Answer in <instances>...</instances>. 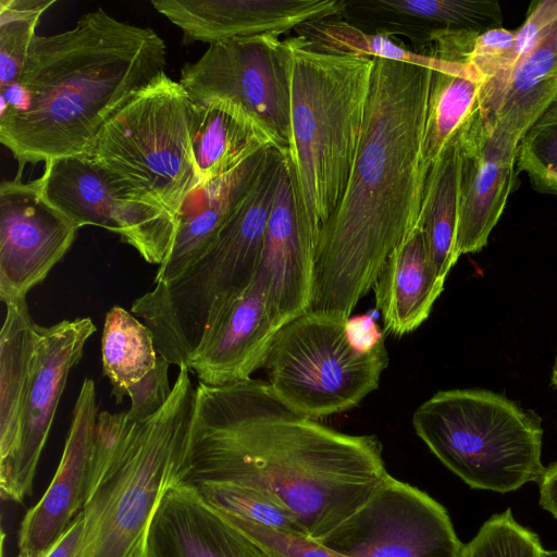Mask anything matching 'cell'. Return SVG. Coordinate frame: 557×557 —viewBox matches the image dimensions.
I'll return each instance as SVG.
<instances>
[{
  "instance_id": "12",
  "label": "cell",
  "mask_w": 557,
  "mask_h": 557,
  "mask_svg": "<svg viewBox=\"0 0 557 557\" xmlns=\"http://www.w3.org/2000/svg\"><path fill=\"white\" fill-rule=\"evenodd\" d=\"M319 543L346 557H459L463 546L438 502L391 474Z\"/></svg>"
},
{
  "instance_id": "8",
  "label": "cell",
  "mask_w": 557,
  "mask_h": 557,
  "mask_svg": "<svg viewBox=\"0 0 557 557\" xmlns=\"http://www.w3.org/2000/svg\"><path fill=\"white\" fill-rule=\"evenodd\" d=\"M189 113L185 89L164 72L104 124L84 154L133 197L177 219L200 185Z\"/></svg>"
},
{
  "instance_id": "15",
  "label": "cell",
  "mask_w": 557,
  "mask_h": 557,
  "mask_svg": "<svg viewBox=\"0 0 557 557\" xmlns=\"http://www.w3.org/2000/svg\"><path fill=\"white\" fill-rule=\"evenodd\" d=\"M96 332L90 318L63 320L49 326L34 323V367L26 405L12 502L30 496L41 453L71 370L81 361Z\"/></svg>"
},
{
  "instance_id": "14",
  "label": "cell",
  "mask_w": 557,
  "mask_h": 557,
  "mask_svg": "<svg viewBox=\"0 0 557 557\" xmlns=\"http://www.w3.org/2000/svg\"><path fill=\"white\" fill-rule=\"evenodd\" d=\"M458 138L460 257L482 250L500 219L513 186L520 139L484 117L478 106L458 128Z\"/></svg>"
},
{
  "instance_id": "34",
  "label": "cell",
  "mask_w": 557,
  "mask_h": 557,
  "mask_svg": "<svg viewBox=\"0 0 557 557\" xmlns=\"http://www.w3.org/2000/svg\"><path fill=\"white\" fill-rule=\"evenodd\" d=\"M537 535L519 524L507 509L491 517L478 534L463 544L459 557H541Z\"/></svg>"
},
{
  "instance_id": "22",
  "label": "cell",
  "mask_w": 557,
  "mask_h": 557,
  "mask_svg": "<svg viewBox=\"0 0 557 557\" xmlns=\"http://www.w3.org/2000/svg\"><path fill=\"white\" fill-rule=\"evenodd\" d=\"M0 332V491L11 500L34 367V321L26 298L9 301Z\"/></svg>"
},
{
  "instance_id": "39",
  "label": "cell",
  "mask_w": 557,
  "mask_h": 557,
  "mask_svg": "<svg viewBox=\"0 0 557 557\" xmlns=\"http://www.w3.org/2000/svg\"><path fill=\"white\" fill-rule=\"evenodd\" d=\"M344 330L350 346L362 354L370 352L384 343L383 332L371 313L349 317L345 321Z\"/></svg>"
},
{
  "instance_id": "3",
  "label": "cell",
  "mask_w": 557,
  "mask_h": 557,
  "mask_svg": "<svg viewBox=\"0 0 557 557\" xmlns=\"http://www.w3.org/2000/svg\"><path fill=\"white\" fill-rule=\"evenodd\" d=\"M150 27L102 9L65 32L36 35L18 81L0 88V141L18 162L84 154L104 124L165 71Z\"/></svg>"
},
{
  "instance_id": "27",
  "label": "cell",
  "mask_w": 557,
  "mask_h": 557,
  "mask_svg": "<svg viewBox=\"0 0 557 557\" xmlns=\"http://www.w3.org/2000/svg\"><path fill=\"white\" fill-rule=\"evenodd\" d=\"M482 83L468 62L445 71L432 70L421 149L428 171L478 106Z\"/></svg>"
},
{
  "instance_id": "18",
  "label": "cell",
  "mask_w": 557,
  "mask_h": 557,
  "mask_svg": "<svg viewBox=\"0 0 557 557\" xmlns=\"http://www.w3.org/2000/svg\"><path fill=\"white\" fill-rule=\"evenodd\" d=\"M280 329L257 274L205 334L187 367L210 386L248 380L264 367Z\"/></svg>"
},
{
  "instance_id": "20",
  "label": "cell",
  "mask_w": 557,
  "mask_h": 557,
  "mask_svg": "<svg viewBox=\"0 0 557 557\" xmlns=\"http://www.w3.org/2000/svg\"><path fill=\"white\" fill-rule=\"evenodd\" d=\"M145 557H269L191 485L176 483L151 520Z\"/></svg>"
},
{
  "instance_id": "33",
  "label": "cell",
  "mask_w": 557,
  "mask_h": 557,
  "mask_svg": "<svg viewBox=\"0 0 557 557\" xmlns=\"http://www.w3.org/2000/svg\"><path fill=\"white\" fill-rule=\"evenodd\" d=\"M516 166L536 190L557 195V95L520 139Z\"/></svg>"
},
{
  "instance_id": "6",
  "label": "cell",
  "mask_w": 557,
  "mask_h": 557,
  "mask_svg": "<svg viewBox=\"0 0 557 557\" xmlns=\"http://www.w3.org/2000/svg\"><path fill=\"white\" fill-rule=\"evenodd\" d=\"M195 393L190 370L183 366L164 407L146 421H132L101 480L85 498L77 557H145L159 503L178 483Z\"/></svg>"
},
{
  "instance_id": "5",
  "label": "cell",
  "mask_w": 557,
  "mask_h": 557,
  "mask_svg": "<svg viewBox=\"0 0 557 557\" xmlns=\"http://www.w3.org/2000/svg\"><path fill=\"white\" fill-rule=\"evenodd\" d=\"M284 154L272 148L256 184L208 251L186 272L135 299L159 355L187 366L205 334L256 277Z\"/></svg>"
},
{
  "instance_id": "16",
  "label": "cell",
  "mask_w": 557,
  "mask_h": 557,
  "mask_svg": "<svg viewBox=\"0 0 557 557\" xmlns=\"http://www.w3.org/2000/svg\"><path fill=\"white\" fill-rule=\"evenodd\" d=\"M152 7L184 35L185 42L262 35L280 36L299 25L344 12L342 0H153Z\"/></svg>"
},
{
  "instance_id": "2",
  "label": "cell",
  "mask_w": 557,
  "mask_h": 557,
  "mask_svg": "<svg viewBox=\"0 0 557 557\" xmlns=\"http://www.w3.org/2000/svg\"><path fill=\"white\" fill-rule=\"evenodd\" d=\"M431 75L374 58L356 160L320 234L308 311L346 321L417 226L429 172L421 149Z\"/></svg>"
},
{
  "instance_id": "42",
  "label": "cell",
  "mask_w": 557,
  "mask_h": 557,
  "mask_svg": "<svg viewBox=\"0 0 557 557\" xmlns=\"http://www.w3.org/2000/svg\"><path fill=\"white\" fill-rule=\"evenodd\" d=\"M541 557H557V549H555V550L543 549Z\"/></svg>"
},
{
  "instance_id": "30",
  "label": "cell",
  "mask_w": 557,
  "mask_h": 557,
  "mask_svg": "<svg viewBox=\"0 0 557 557\" xmlns=\"http://www.w3.org/2000/svg\"><path fill=\"white\" fill-rule=\"evenodd\" d=\"M191 486L220 512L308 536L294 511L271 492L227 482H203Z\"/></svg>"
},
{
  "instance_id": "43",
  "label": "cell",
  "mask_w": 557,
  "mask_h": 557,
  "mask_svg": "<svg viewBox=\"0 0 557 557\" xmlns=\"http://www.w3.org/2000/svg\"><path fill=\"white\" fill-rule=\"evenodd\" d=\"M552 383L557 387V357H556V362H555V367H554V371H553V375H552Z\"/></svg>"
},
{
  "instance_id": "24",
  "label": "cell",
  "mask_w": 557,
  "mask_h": 557,
  "mask_svg": "<svg viewBox=\"0 0 557 557\" xmlns=\"http://www.w3.org/2000/svg\"><path fill=\"white\" fill-rule=\"evenodd\" d=\"M189 135L200 185L231 172L263 147H274L239 106L223 99L190 100Z\"/></svg>"
},
{
  "instance_id": "7",
  "label": "cell",
  "mask_w": 557,
  "mask_h": 557,
  "mask_svg": "<svg viewBox=\"0 0 557 557\" xmlns=\"http://www.w3.org/2000/svg\"><path fill=\"white\" fill-rule=\"evenodd\" d=\"M416 434L473 488L499 493L542 480L541 418L485 389L434 394L412 416Z\"/></svg>"
},
{
  "instance_id": "9",
  "label": "cell",
  "mask_w": 557,
  "mask_h": 557,
  "mask_svg": "<svg viewBox=\"0 0 557 557\" xmlns=\"http://www.w3.org/2000/svg\"><path fill=\"white\" fill-rule=\"evenodd\" d=\"M344 326L345 321L307 311L276 333L264 363L268 383L294 411L318 420L356 407L377 388L388 366L384 343L359 352Z\"/></svg>"
},
{
  "instance_id": "37",
  "label": "cell",
  "mask_w": 557,
  "mask_h": 557,
  "mask_svg": "<svg viewBox=\"0 0 557 557\" xmlns=\"http://www.w3.org/2000/svg\"><path fill=\"white\" fill-rule=\"evenodd\" d=\"M169 367L170 362L158 355L154 368L127 389L131 399L127 414L132 420L146 421L164 407L172 393Z\"/></svg>"
},
{
  "instance_id": "40",
  "label": "cell",
  "mask_w": 557,
  "mask_h": 557,
  "mask_svg": "<svg viewBox=\"0 0 557 557\" xmlns=\"http://www.w3.org/2000/svg\"><path fill=\"white\" fill-rule=\"evenodd\" d=\"M84 524V511L82 510L39 557H77L82 545Z\"/></svg>"
},
{
  "instance_id": "36",
  "label": "cell",
  "mask_w": 557,
  "mask_h": 557,
  "mask_svg": "<svg viewBox=\"0 0 557 557\" xmlns=\"http://www.w3.org/2000/svg\"><path fill=\"white\" fill-rule=\"evenodd\" d=\"M220 513L257 543L269 557H346L309 536L284 532L228 513Z\"/></svg>"
},
{
  "instance_id": "4",
  "label": "cell",
  "mask_w": 557,
  "mask_h": 557,
  "mask_svg": "<svg viewBox=\"0 0 557 557\" xmlns=\"http://www.w3.org/2000/svg\"><path fill=\"white\" fill-rule=\"evenodd\" d=\"M285 41L290 91L285 158L300 225L319 245L354 168L374 58L321 50L301 35Z\"/></svg>"
},
{
  "instance_id": "28",
  "label": "cell",
  "mask_w": 557,
  "mask_h": 557,
  "mask_svg": "<svg viewBox=\"0 0 557 557\" xmlns=\"http://www.w3.org/2000/svg\"><path fill=\"white\" fill-rule=\"evenodd\" d=\"M101 359L112 394L121 403L127 389L156 366L158 351L152 332L127 310L113 306L104 318Z\"/></svg>"
},
{
  "instance_id": "41",
  "label": "cell",
  "mask_w": 557,
  "mask_h": 557,
  "mask_svg": "<svg viewBox=\"0 0 557 557\" xmlns=\"http://www.w3.org/2000/svg\"><path fill=\"white\" fill-rule=\"evenodd\" d=\"M540 505L557 519V462L546 468L540 481Z\"/></svg>"
},
{
  "instance_id": "10",
  "label": "cell",
  "mask_w": 557,
  "mask_h": 557,
  "mask_svg": "<svg viewBox=\"0 0 557 557\" xmlns=\"http://www.w3.org/2000/svg\"><path fill=\"white\" fill-rule=\"evenodd\" d=\"M178 82L194 102L223 99L239 106L287 156L290 91L285 40L262 35L210 44L196 62L182 67Z\"/></svg>"
},
{
  "instance_id": "32",
  "label": "cell",
  "mask_w": 557,
  "mask_h": 557,
  "mask_svg": "<svg viewBox=\"0 0 557 557\" xmlns=\"http://www.w3.org/2000/svg\"><path fill=\"white\" fill-rule=\"evenodd\" d=\"M55 0H0V88L18 81L36 27Z\"/></svg>"
},
{
  "instance_id": "17",
  "label": "cell",
  "mask_w": 557,
  "mask_h": 557,
  "mask_svg": "<svg viewBox=\"0 0 557 557\" xmlns=\"http://www.w3.org/2000/svg\"><path fill=\"white\" fill-rule=\"evenodd\" d=\"M98 416L95 382L86 377L57 471L42 497L21 522L16 557H39L83 510Z\"/></svg>"
},
{
  "instance_id": "19",
  "label": "cell",
  "mask_w": 557,
  "mask_h": 557,
  "mask_svg": "<svg viewBox=\"0 0 557 557\" xmlns=\"http://www.w3.org/2000/svg\"><path fill=\"white\" fill-rule=\"evenodd\" d=\"M318 244L302 230L287 160L280 176L258 270L271 313L282 327L309 310Z\"/></svg>"
},
{
  "instance_id": "21",
  "label": "cell",
  "mask_w": 557,
  "mask_h": 557,
  "mask_svg": "<svg viewBox=\"0 0 557 557\" xmlns=\"http://www.w3.org/2000/svg\"><path fill=\"white\" fill-rule=\"evenodd\" d=\"M272 148H261L231 172L189 194L177 216L171 253L159 265L153 284L176 280L208 251L256 184Z\"/></svg>"
},
{
  "instance_id": "23",
  "label": "cell",
  "mask_w": 557,
  "mask_h": 557,
  "mask_svg": "<svg viewBox=\"0 0 557 557\" xmlns=\"http://www.w3.org/2000/svg\"><path fill=\"white\" fill-rule=\"evenodd\" d=\"M444 283L417 224L388 256L373 285L384 331L401 336L417 330L429 318Z\"/></svg>"
},
{
  "instance_id": "31",
  "label": "cell",
  "mask_w": 557,
  "mask_h": 557,
  "mask_svg": "<svg viewBox=\"0 0 557 557\" xmlns=\"http://www.w3.org/2000/svg\"><path fill=\"white\" fill-rule=\"evenodd\" d=\"M371 10L420 18L440 28L482 34L503 27L499 3L487 0H376Z\"/></svg>"
},
{
  "instance_id": "29",
  "label": "cell",
  "mask_w": 557,
  "mask_h": 557,
  "mask_svg": "<svg viewBox=\"0 0 557 557\" xmlns=\"http://www.w3.org/2000/svg\"><path fill=\"white\" fill-rule=\"evenodd\" d=\"M296 30L321 50L400 61L437 71L449 70L461 62L413 52L385 35L366 33L335 17L304 23Z\"/></svg>"
},
{
  "instance_id": "35",
  "label": "cell",
  "mask_w": 557,
  "mask_h": 557,
  "mask_svg": "<svg viewBox=\"0 0 557 557\" xmlns=\"http://www.w3.org/2000/svg\"><path fill=\"white\" fill-rule=\"evenodd\" d=\"M557 24V0L535 1L530 5L523 24L515 30L512 49L504 71L482 84L478 106L491 117L503 84L516 63L524 57Z\"/></svg>"
},
{
  "instance_id": "1",
  "label": "cell",
  "mask_w": 557,
  "mask_h": 557,
  "mask_svg": "<svg viewBox=\"0 0 557 557\" xmlns=\"http://www.w3.org/2000/svg\"><path fill=\"white\" fill-rule=\"evenodd\" d=\"M388 475L376 436L342 433L305 417L268 382L196 386L178 483L227 482L271 492L320 542Z\"/></svg>"
},
{
  "instance_id": "26",
  "label": "cell",
  "mask_w": 557,
  "mask_h": 557,
  "mask_svg": "<svg viewBox=\"0 0 557 557\" xmlns=\"http://www.w3.org/2000/svg\"><path fill=\"white\" fill-rule=\"evenodd\" d=\"M460 152L458 129L426 174L418 225L437 275L445 280L459 256L456 249Z\"/></svg>"
},
{
  "instance_id": "25",
  "label": "cell",
  "mask_w": 557,
  "mask_h": 557,
  "mask_svg": "<svg viewBox=\"0 0 557 557\" xmlns=\"http://www.w3.org/2000/svg\"><path fill=\"white\" fill-rule=\"evenodd\" d=\"M557 95V24L511 69L490 121L521 139Z\"/></svg>"
},
{
  "instance_id": "13",
  "label": "cell",
  "mask_w": 557,
  "mask_h": 557,
  "mask_svg": "<svg viewBox=\"0 0 557 557\" xmlns=\"http://www.w3.org/2000/svg\"><path fill=\"white\" fill-rule=\"evenodd\" d=\"M79 227L52 205L37 178L0 185V299L26 298L71 248Z\"/></svg>"
},
{
  "instance_id": "38",
  "label": "cell",
  "mask_w": 557,
  "mask_h": 557,
  "mask_svg": "<svg viewBox=\"0 0 557 557\" xmlns=\"http://www.w3.org/2000/svg\"><path fill=\"white\" fill-rule=\"evenodd\" d=\"M513 40L515 30L504 27L487 30L475 37L468 63L482 77V84L504 71Z\"/></svg>"
},
{
  "instance_id": "11",
  "label": "cell",
  "mask_w": 557,
  "mask_h": 557,
  "mask_svg": "<svg viewBox=\"0 0 557 557\" xmlns=\"http://www.w3.org/2000/svg\"><path fill=\"white\" fill-rule=\"evenodd\" d=\"M45 164L38 180L46 197L79 228L95 225L114 232L151 264L169 258L177 228L174 215L133 197L85 154Z\"/></svg>"
}]
</instances>
